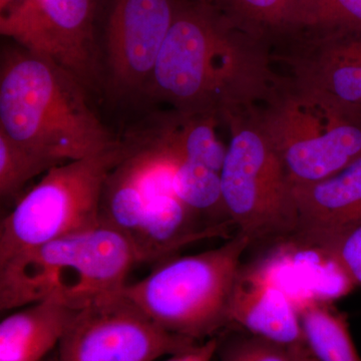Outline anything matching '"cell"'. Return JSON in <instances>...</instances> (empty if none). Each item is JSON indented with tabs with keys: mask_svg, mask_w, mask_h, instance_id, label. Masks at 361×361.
Returning a JSON list of instances; mask_svg holds the SVG:
<instances>
[{
	"mask_svg": "<svg viewBox=\"0 0 361 361\" xmlns=\"http://www.w3.org/2000/svg\"><path fill=\"white\" fill-rule=\"evenodd\" d=\"M276 71L271 45L205 0H177L145 99L221 116L259 103Z\"/></svg>",
	"mask_w": 361,
	"mask_h": 361,
	"instance_id": "cell-1",
	"label": "cell"
},
{
	"mask_svg": "<svg viewBox=\"0 0 361 361\" xmlns=\"http://www.w3.org/2000/svg\"><path fill=\"white\" fill-rule=\"evenodd\" d=\"M90 92L56 61L21 45L6 47L0 66V132L59 164L113 146L90 106Z\"/></svg>",
	"mask_w": 361,
	"mask_h": 361,
	"instance_id": "cell-2",
	"label": "cell"
},
{
	"mask_svg": "<svg viewBox=\"0 0 361 361\" xmlns=\"http://www.w3.org/2000/svg\"><path fill=\"white\" fill-rule=\"evenodd\" d=\"M129 237L106 226L66 235L0 264V310L51 299L80 310L121 291L135 265Z\"/></svg>",
	"mask_w": 361,
	"mask_h": 361,
	"instance_id": "cell-3",
	"label": "cell"
},
{
	"mask_svg": "<svg viewBox=\"0 0 361 361\" xmlns=\"http://www.w3.org/2000/svg\"><path fill=\"white\" fill-rule=\"evenodd\" d=\"M250 240L237 233L211 250L171 258L121 293L171 334L203 342L230 326L229 305Z\"/></svg>",
	"mask_w": 361,
	"mask_h": 361,
	"instance_id": "cell-4",
	"label": "cell"
},
{
	"mask_svg": "<svg viewBox=\"0 0 361 361\" xmlns=\"http://www.w3.org/2000/svg\"><path fill=\"white\" fill-rule=\"evenodd\" d=\"M221 121L230 133L221 189L233 224L251 245L293 238L298 229L295 201L258 104L226 111Z\"/></svg>",
	"mask_w": 361,
	"mask_h": 361,
	"instance_id": "cell-5",
	"label": "cell"
},
{
	"mask_svg": "<svg viewBox=\"0 0 361 361\" xmlns=\"http://www.w3.org/2000/svg\"><path fill=\"white\" fill-rule=\"evenodd\" d=\"M258 108L291 187L327 179L361 156V116L298 89L277 71Z\"/></svg>",
	"mask_w": 361,
	"mask_h": 361,
	"instance_id": "cell-6",
	"label": "cell"
},
{
	"mask_svg": "<svg viewBox=\"0 0 361 361\" xmlns=\"http://www.w3.org/2000/svg\"><path fill=\"white\" fill-rule=\"evenodd\" d=\"M129 152L126 137L99 153L45 173L1 221L0 264L52 240L99 226L106 180Z\"/></svg>",
	"mask_w": 361,
	"mask_h": 361,
	"instance_id": "cell-7",
	"label": "cell"
},
{
	"mask_svg": "<svg viewBox=\"0 0 361 361\" xmlns=\"http://www.w3.org/2000/svg\"><path fill=\"white\" fill-rule=\"evenodd\" d=\"M106 0H21L0 16V33L101 92L99 35Z\"/></svg>",
	"mask_w": 361,
	"mask_h": 361,
	"instance_id": "cell-8",
	"label": "cell"
},
{
	"mask_svg": "<svg viewBox=\"0 0 361 361\" xmlns=\"http://www.w3.org/2000/svg\"><path fill=\"white\" fill-rule=\"evenodd\" d=\"M177 0H106L99 35L101 92L116 104L145 99Z\"/></svg>",
	"mask_w": 361,
	"mask_h": 361,
	"instance_id": "cell-9",
	"label": "cell"
},
{
	"mask_svg": "<svg viewBox=\"0 0 361 361\" xmlns=\"http://www.w3.org/2000/svg\"><path fill=\"white\" fill-rule=\"evenodd\" d=\"M198 343L161 329L118 291L75 311L59 361H153Z\"/></svg>",
	"mask_w": 361,
	"mask_h": 361,
	"instance_id": "cell-10",
	"label": "cell"
},
{
	"mask_svg": "<svg viewBox=\"0 0 361 361\" xmlns=\"http://www.w3.org/2000/svg\"><path fill=\"white\" fill-rule=\"evenodd\" d=\"M145 197V215L135 243L140 263H160L190 244L211 238H232L229 228L210 226L195 215L175 194V160L159 142L142 137L133 145Z\"/></svg>",
	"mask_w": 361,
	"mask_h": 361,
	"instance_id": "cell-11",
	"label": "cell"
},
{
	"mask_svg": "<svg viewBox=\"0 0 361 361\" xmlns=\"http://www.w3.org/2000/svg\"><path fill=\"white\" fill-rule=\"evenodd\" d=\"M271 49L280 73L298 89L361 116V32L306 27Z\"/></svg>",
	"mask_w": 361,
	"mask_h": 361,
	"instance_id": "cell-12",
	"label": "cell"
},
{
	"mask_svg": "<svg viewBox=\"0 0 361 361\" xmlns=\"http://www.w3.org/2000/svg\"><path fill=\"white\" fill-rule=\"evenodd\" d=\"M230 326L281 346L295 361H317L310 350L295 303L270 265H242L229 305Z\"/></svg>",
	"mask_w": 361,
	"mask_h": 361,
	"instance_id": "cell-13",
	"label": "cell"
},
{
	"mask_svg": "<svg viewBox=\"0 0 361 361\" xmlns=\"http://www.w3.org/2000/svg\"><path fill=\"white\" fill-rule=\"evenodd\" d=\"M292 188L298 229L292 238L320 252L361 222V156L319 182Z\"/></svg>",
	"mask_w": 361,
	"mask_h": 361,
	"instance_id": "cell-14",
	"label": "cell"
},
{
	"mask_svg": "<svg viewBox=\"0 0 361 361\" xmlns=\"http://www.w3.org/2000/svg\"><path fill=\"white\" fill-rule=\"evenodd\" d=\"M75 308L47 299L0 323V361H42L63 338Z\"/></svg>",
	"mask_w": 361,
	"mask_h": 361,
	"instance_id": "cell-15",
	"label": "cell"
},
{
	"mask_svg": "<svg viewBox=\"0 0 361 361\" xmlns=\"http://www.w3.org/2000/svg\"><path fill=\"white\" fill-rule=\"evenodd\" d=\"M235 25L266 40L308 27L312 0H205Z\"/></svg>",
	"mask_w": 361,
	"mask_h": 361,
	"instance_id": "cell-16",
	"label": "cell"
},
{
	"mask_svg": "<svg viewBox=\"0 0 361 361\" xmlns=\"http://www.w3.org/2000/svg\"><path fill=\"white\" fill-rule=\"evenodd\" d=\"M294 303L316 360L361 361L345 316L320 297L303 296Z\"/></svg>",
	"mask_w": 361,
	"mask_h": 361,
	"instance_id": "cell-17",
	"label": "cell"
},
{
	"mask_svg": "<svg viewBox=\"0 0 361 361\" xmlns=\"http://www.w3.org/2000/svg\"><path fill=\"white\" fill-rule=\"evenodd\" d=\"M144 215L145 197L130 142L129 154L111 171L104 184L99 205V224L129 237L135 246Z\"/></svg>",
	"mask_w": 361,
	"mask_h": 361,
	"instance_id": "cell-18",
	"label": "cell"
},
{
	"mask_svg": "<svg viewBox=\"0 0 361 361\" xmlns=\"http://www.w3.org/2000/svg\"><path fill=\"white\" fill-rule=\"evenodd\" d=\"M61 165L0 132V196L14 198L33 178Z\"/></svg>",
	"mask_w": 361,
	"mask_h": 361,
	"instance_id": "cell-19",
	"label": "cell"
},
{
	"mask_svg": "<svg viewBox=\"0 0 361 361\" xmlns=\"http://www.w3.org/2000/svg\"><path fill=\"white\" fill-rule=\"evenodd\" d=\"M220 361H295L281 346L229 326L217 336Z\"/></svg>",
	"mask_w": 361,
	"mask_h": 361,
	"instance_id": "cell-20",
	"label": "cell"
},
{
	"mask_svg": "<svg viewBox=\"0 0 361 361\" xmlns=\"http://www.w3.org/2000/svg\"><path fill=\"white\" fill-rule=\"evenodd\" d=\"M308 27L361 32V0H312Z\"/></svg>",
	"mask_w": 361,
	"mask_h": 361,
	"instance_id": "cell-21",
	"label": "cell"
},
{
	"mask_svg": "<svg viewBox=\"0 0 361 361\" xmlns=\"http://www.w3.org/2000/svg\"><path fill=\"white\" fill-rule=\"evenodd\" d=\"M322 254L336 261L361 287V222L339 235Z\"/></svg>",
	"mask_w": 361,
	"mask_h": 361,
	"instance_id": "cell-22",
	"label": "cell"
},
{
	"mask_svg": "<svg viewBox=\"0 0 361 361\" xmlns=\"http://www.w3.org/2000/svg\"><path fill=\"white\" fill-rule=\"evenodd\" d=\"M217 336L212 337L186 350L176 353L166 361H212L214 356L217 355Z\"/></svg>",
	"mask_w": 361,
	"mask_h": 361,
	"instance_id": "cell-23",
	"label": "cell"
},
{
	"mask_svg": "<svg viewBox=\"0 0 361 361\" xmlns=\"http://www.w3.org/2000/svg\"><path fill=\"white\" fill-rule=\"evenodd\" d=\"M20 1H21V0H0V11H1V13H4L7 8H9V7L14 6V4Z\"/></svg>",
	"mask_w": 361,
	"mask_h": 361,
	"instance_id": "cell-24",
	"label": "cell"
}]
</instances>
